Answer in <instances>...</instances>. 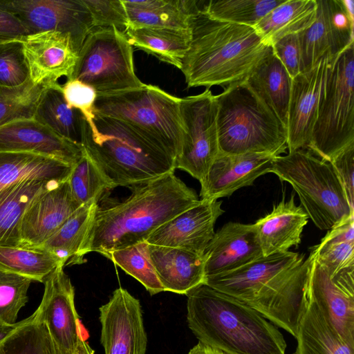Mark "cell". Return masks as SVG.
Masks as SVG:
<instances>
[{"mask_svg": "<svg viewBox=\"0 0 354 354\" xmlns=\"http://www.w3.org/2000/svg\"><path fill=\"white\" fill-rule=\"evenodd\" d=\"M199 202L195 191L174 172L133 186L132 193L123 201L98 206L78 263L89 252L107 258L113 251L145 242L160 226Z\"/></svg>", "mask_w": 354, "mask_h": 354, "instance_id": "obj_1", "label": "cell"}, {"mask_svg": "<svg viewBox=\"0 0 354 354\" xmlns=\"http://www.w3.org/2000/svg\"><path fill=\"white\" fill-rule=\"evenodd\" d=\"M180 68L187 87L226 88L244 80L272 50L253 27L211 18L199 10Z\"/></svg>", "mask_w": 354, "mask_h": 354, "instance_id": "obj_2", "label": "cell"}, {"mask_svg": "<svg viewBox=\"0 0 354 354\" xmlns=\"http://www.w3.org/2000/svg\"><path fill=\"white\" fill-rule=\"evenodd\" d=\"M186 295L188 326L199 342L225 354H285L277 327L241 301L205 283Z\"/></svg>", "mask_w": 354, "mask_h": 354, "instance_id": "obj_3", "label": "cell"}, {"mask_svg": "<svg viewBox=\"0 0 354 354\" xmlns=\"http://www.w3.org/2000/svg\"><path fill=\"white\" fill-rule=\"evenodd\" d=\"M81 145L110 185L134 186L174 173L176 158L143 133L94 110L84 120Z\"/></svg>", "mask_w": 354, "mask_h": 354, "instance_id": "obj_4", "label": "cell"}, {"mask_svg": "<svg viewBox=\"0 0 354 354\" xmlns=\"http://www.w3.org/2000/svg\"><path fill=\"white\" fill-rule=\"evenodd\" d=\"M215 96L220 152L278 156L286 151V128L245 80L228 86Z\"/></svg>", "mask_w": 354, "mask_h": 354, "instance_id": "obj_5", "label": "cell"}, {"mask_svg": "<svg viewBox=\"0 0 354 354\" xmlns=\"http://www.w3.org/2000/svg\"><path fill=\"white\" fill-rule=\"evenodd\" d=\"M270 173L288 182L303 209L321 230H329L351 215L344 189L330 162L301 149L274 158Z\"/></svg>", "mask_w": 354, "mask_h": 354, "instance_id": "obj_6", "label": "cell"}, {"mask_svg": "<svg viewBox=\"0 0 354 354\" xmlns=\"http://www.w3.org/2000/svg\"><path fill=\"white\" fill-rule=\"evenodd\" d=\"M94 110L129 124L176 158L184 133L180 98L157 86L143 84L132 89L97 95Z\"/></svg>", "mask_w": 354, "mask_h": 354, "instance_id": "obj_7", "label": "cell"}, {"mask_svg": "<svg viewBox=\"0 0 354 354\" xmlns=\"http://www.w3.org/2000/svg\"><path fill=\"white\" fill-rule=\"evenodd\" d=\"M354 44L331 61L308 150L330 160L354 144Z\"/></svg>", "mask_w": 354, "mask_h": 354, "instance_id": "obj_8", "label": "cell"}, {"mask_svg": "<svg viewBox=\"0 0 354 354\" xmlns=\"http://www.w3.org/2000/svg\"><path fill=\"white\" fill-rule=\"evenodd\" d=\"M69 80L93 87L97 95L132 89L144 84L136 75L132 46L124 32L114 27L96 28L89 33Z\"/></svg>", "mask_w": 354, "mask_h": 354, "instance_id": "obj_9", "label": "cell"}, {"mask_svg": "<svg viewBox=\"0 0 354 354\" xmlns=\"http://www.w3.org/2000/svg\"><path fill=\"white\" fill-rule=\"evenodd\" d=\"M180 111L184 133L175 167L201 183L220 152L216 96L207 88L200 94L180 98Z\"/></svg>", "mask_w": 354, "mask_h": 354, "instance_id": "obj_10", "label": "cell"}, {"mask_svg": "<svg viewBox=\"0 0 354 354\" xmlns=\"http://www.w3.org/2000/svg\"><path fill=\"white\" fill-rule=\"evenodd\" d=\"M0 7L17 16L28 35L55 31L69 36L77 54L95 28L83 0H0Z\"/></svg>", "mask_w": 354, "mask_h": 354, "instance_id": "obj_11", "label": "cell"}, {"mask_svg": "<svg viewBox=\"0 0 354 354\" xmlns=\"http://www.w3.org/2000/svg\"><path fill=\"white\" fill-rule=\"evenodd\" d=\"M314 22L298 33L301 72L314 67L322 58L334 60L354 44L353 1L316 0Z\"/></svg>", "mask_w": 354, "mask_h": 354, "instance_id": "obj_12", "label": "cell"}, {"mask_svg": "<svg viewBox=\"0 0 354 354\" xmlns=\"http://www.w3.org/2000/svg\"><path fill=\"white\" fill-rule=\"evenodd\" d=\"M308 298L323 312L342 337L354 346V267L331 275L311 251Z\"/></svg>", "mask_w": 354, "mask_h": 354, "instance_id": "obj_13", "label": "cell"}, {"mask_svg": "<svg viewBox=\"0 0 354 354\" xmlns=\"http://www.w3.org/2000/svg\"><path fill=\"white\" fill-rule=\"evenodd\" d=\"M99 310L105 354H146L147 337L138 299L118 288Z\"/></svg>", "mask_w": 354, "mask_h": 354, "instance_id": "obj_14", "label": "cell"}, {"mask_svg": "<svg viewBox=\"0 0 354 354\" xmlns=\"http://www.w3.org/2000/svg\"><path fill=\"white\" fill-rule=\"evenodd\" d=\"M44 283L43 297L36 312L46 324L60 354H72L84 338L75 309L74 287L62 266Z\"/></svg>", "mask_w": 354, "mask_h": 354, "instance_id": "obj_15", "label": "cell"}, {"mask_svg": "<svg viewBox=\"0 0 354 354\" xmlns=\"http://www.w3.org/2000/svg\"><path fill=\"white\" fill-rule=\"evenodd\" d=\"M331 61L324 57L292 79L286 127L288 151L308 149Z\"/></svg>", "mask_w": 354, "mask_h": 354, "instance_id": "obj_16", "label": "cell"}, {"mask_svg": "<svg viewBox=\"0 0 354 354\" xmlns=\"http://www.w3.org/2000/svg\"><path fill=\"white\" fill-rule=\"evenodd\" d=\"M222 202L201 200L156 230L148 244L177 248L203 255L214 234V224L224 213Z\"/></svg>", "mask_w": 354, "mask_h": 354, "instance_id": "obj_17", "label": "cell"}, {"mask_svg": "<svg viewBox=\"0 0 354 354\" xmlns=\"http://www.w3.org/2000/svg\"><path fill=\"white\" fill-rule=\"evenodd\" d=\"M19 41L33 84L48 86L58 83L63 76L71 78L78 54L69 36L46 31L27 35Z\"/></svg>", "mask_w": 354, "mask_h": 354, "instance_id": "obj_18", "label": "cell"}, {"mask_svg": "<svg viewBox=\"0 0 354 354\" xmlns=\"http://www.w3.org/2000/svg\"><path fill=\"white\" fill-rule=\"evenodd\" d=\"M80 206L72 194L68 180L42 193L22 216L19 247L40 250Z\"/></svg>", "mask_w": 354, "mask_h": 354, "instance_id": "obj_19", "label": "cell"}, {"mask_svg": "<svg viewBox=\"0 0 354 354\" xmlns=\"http://www.w3.org/2000/svg\"><path fill=\"white\" fill-rule=\"evenodd\" d=\"M0 151L36 153L71 165L84 153L81 145L61 137L35 119L19 120L1 127Z\"/></svg>", "mask_w": 354, "mask_h": 354, "instance_id": "obj_20", "label": "cell"}, {"mask_svg": "<svg viewBox=\"0 0 354 354\" xmlns=\"http://www.w3.org/2000/svg\"><path fill=\"white\" fill-rule=\"evenodd\" d=\"M274 157L266 153L219 152L201 182V200L228 197L237 189L252 185L257 178L270 173Z\"/></svg>", "mask_w": 354, "mask_h": 354, "instance_id": "obj_21", "label": "cell"}, {"mask_svg": "<svg viewBox=\"0 0 354 354\" xmlns=\"http://www.w3.org/2000/svg\"><path fill=\"white\" fill-rule=\"evenodd\" d=\"M263 256L254 224L225 223L203 254L205 278L239 268Z\"/></svg>", "mask_w": 354, "mask_h": 354, "instance_id": "obj_22", "label": "cell"}, {"mask_svg": "<svg viewBox=\"0 0 354 354\" xmlns=\"http://www.w3.org/2000/svg\"><path fill=\"white\" fill-rule=\"evenodd\" d=\"M304 259L290 251L263 256L234 270L207 277L205 284L247 304L269 281Z\"/></svg>", "mask_w": 354, "mask_h": 354, "instance_id": "obj_23", "label": "cell"}, {"mask_svg": "<svg viewBox=\"0 0 354 354\" xmlns=\"http://www.w3.org/2000/svg\"><path fill=\"white\" fill-rule=\"evenodd\" d=\"M308 218L303 207L295 204L294 194L274 205L270 213L254 223L263 256L297 247Z\"/></svg>", "mask_w": 354, "mask_h": 354, "instance_id": "obj_24", "label": "cell"}, {"mask_svg": "<svg viewBox=\"0 0 354 354\" xmlns=\"http://www.w3.org/2000/svg\"><path fill=\"white\" fill-rule=\"evenodd\" d=\"M151 263L165 291L187 295L205 283L203 255L177 248L148 244Z\"/></svg>", "mask_w": 354, "mask_h": 354, "instance_id": "obj_25", "label": "cell"}, {"mask_svg": "<svg viewBox=\"0 0 354 354\" xmlns=\"http://www.w3.org/2000/svg\"><path fill=\"white\" fill-rule=\"evenodd\" d=\"M129 28L189 30L191 17L201 10L195 0H122Z\"/></svg>", "mask_w": 354, "mask_h": 354, "instance_id": "obj_26", "label": "cell"}, {"mask_svg": "<svg viewBox=\"0 0 354 354\" xmlns=\"http://www.w3.org/2000/svg\"><path fill=\"white\" fill-rule=\"evenodd\" d=\"M73 166L36 153L0 151V194L28 180L67 181Z\"/></svg>", "mask_w": 354, "mask_h": 354, "instance_id": "obj_27", "label": "cell"}, {"mask_svg": "<svg viewBox=\"0 0 354 354\" xmlns=\"http://www.w3.org/2000/svg\"><path fill=\"white\" fill-rule=\"evenodd\" d=\"M244 80L286 128L292 78L272 49Z\"/></svg>", "mask_w": 354, "mask_h": 354, "instance_id": "obj_28", "label": "cell"}, {"mask_svg": "<svg viewBox=\"0 0 354 354\" xmlns=\"http://www.w3.org/2000/svg\"><path fill=\"white\" fill-rule=\"evenodd\" d=\"M63 183L56 180H32L1 192L0 245L19 247L20 223L28 206L40 194Z\"/></svg>", "mask_w": 354, "mask_h": 354, "instance_id": "obj_29", "label": "cell"}, {"mask_svg": "<svg viewBox=\"0 0 354 354\" xmlns=\"http://www.w3.org/2000/svg\"><path fill=\"white\" fill-rule=\"evenodd\" d=\"M308 299L293 354H354V346L346 342L317 305Z\"/></svg>", "mask_w": 354, "mask_h": 354, "instance_id": "obj_30", "label": "cell"}, {"mask_svg": "<svg viewBox=\"0 0 354 354\" xmlns=\"http://www.w3.org/2000/svg\"><path fill=\"white\" fill-rule=\"evenodd\" d=\"M316 0H285L266 14L253 28L270 46L282 37L298 34L314 22Z\"/></svg>", "mask_w": 354, "mask_h": 354, "instance_id": "obj_31", "label": "cell"}, {"mask_svg": "<svg viewBox=\"0 0 354 354\" xmlns=\"http://www.w3.org/2000/svg\"><path fill=\"white\" fill-rule=\"evenodd\" d=\"M34 119L61 137L81 145L84 117L80 111L68 106L59 83L45 87Z\"/></svg>", "mask_w": 354, "mask_h": 354, "instance_id": "obj_32", "label": "cell"}, {"mask_svg": "<svg viewBox=\"0 0 354 354\" xmlns=\"http://www.w3.org/2000/svg\"><path fill=\"white\" fill-rule=\"evenodd\" d=\"M130 44L180 69L191 41V31L170 28H128Z\"/></svg>", "mask_w": 354, "mask_h": 354, "instance_id": "obj_33", "label": "cell"}, {"mask_svg": "<svg viewBox=\"0 0 354 354\" xmlns=\"http://www.w3.org/2000/svg\"><path fill=\"white\" fill-rule=\"evenodd\" d=\"M97 207L95 201L80 206L43 244L40 250L52 254L64 266L79 264L78 255Z\"/></svg>", "mask_w": 354, "mask_h": 354, "instance_id": "obj_34", "label": "cell"}, {"mask_svg": "<svg viewBox=\"0 0 354 354\" xmlns=\"http://www.w3.org/2000/svg\"><path fill=\"white\" fill-rule=\"evenodd\" d=\"M64 266L56 257L44 250L0 245V269L44 283L57 267Z\"/></svg>", "mask_w": 354, "mask_h": 354, "instance_id": "obj_35", "label": "cell"}, {"mask_svg": "<svg viewBox=\"0 0 354 354\" xmlns=\"http://www.w3.org/2000/svg\"><path fill=\"white\" fill-rule=\"evenodd\" d=\"M0 354H60L36 310L0 344Z\"/></svg>", "mask_w": 354, "mask_h": 354, "instance_id": "obj_36", "label": "cell"}, {"mask_svg": "<svg viewBox=\"0 0 354 354\" xmlns=\"http://www.w3.org/2000/svg\"><path fill=\"white\" fill-rule=\"evenodd\" d=\"M285 0H222L207 1L201 9L211 18L254 27Z\"/></svg>", "mask_w": 354, "mask_h": 354, "instance_id": "obj_37", "label": "cell"}, {"mask_svg": "<svg viewBox=\"0 0 354 354\" xmlns=\"http://www.w3.org/2000/svg\"><path fill=\"white\" fill-rule=\"evenodd\" d=\"M107 258L141 283L151 295L165 291L150 259L146 241L113 251Z\"/></svg>", "mask_w": 354, "mask_h": 354, "instance_id": "obj_38", "label": "cell"}, {"mask_svg": "<svg viewBox=\"0 0 354 354\" xmlns=\"http://www.w3.org/2000/svg\"><path fill=\"white\" fill-rule=\"evenodd\" d=\"M45 87L33 84L30 79L19 86L0 87V127L19 120L34 119Z\"/></svg>", "mask_w": 354, "mask_h": 354, "instance_id": "obj_39", "label": "cell"}, {"mask_svg": "<svg viewBox=\"0 0 354 354\" xmlns=\"http://www.w3.org/2000/svg\"><path fill=\"white\" fill-rule=\"evenodd\" d=\"M68 183L73 196L81 205L98 202L104 192L111 189L102 173L85 151L73 166Z\"/></svg>", "mask_w": 354, "mask_h": 354, "instance_id": "obj_40", "label": "cell"}, {"mask_svg": "<svg viewBox=\"0 0 354 354\" xmlns=\"http://www.w3.org/2000/svg\"><path fill=\"white\" fill-rule=\"evenodd\" d=\"M32 280L0 269V321L17 323L19 310L28 301V291Z\"/></svg>", "mask_w": 354, "mask_h": 354, "instance_id": "obj_41", "label": "cell"}, {"mask_svg": "<svg viewBox=\"0 0 354 354\" xmlns=\"http://www.w3.org/2000/svg\"><path fill=\"white\" fill-rule=\"evenodd\" d=\"M29 79L21 42L12 40L0 44V87L19 86Z\"/></svg>", "mask_w": 354, "mask_h": 354, "instance_id": "obj_42", "label": "cell"}, {"mask_svg": "<svg viewBox=\"0 0 354 354\" xmlns=\"http://www.w3.org/2000/svg\"><path fill=\"white\" fill-rule=\"evenodd\" d=\"M93 21L94 28H116L124 32L129 20L122 0H83Z\"/></svg>", "mask_w": 354, "mask_h": 354, "instance_id": "obj_43", "label": "cell"}, {"mask_svg": "<svg viewBox=\"0 0 354 354\" xmlns=\"http://www.w3.org/2000/svg\"><path fill=\"white\" fill-rule=\"evenodd\" d=\"M311 251L316 260L331 275L343 269L354 267V242L319 243Z\"/></svg>", "mask_w": 354, "mask_h": 354, "instance_id": "obj_44", "label": "cell"}, {"mask_svg": "<svg viewBox=\"0 0 354 354\" xmlns=\"http://www.w3.org/2000/svg\"><path fill=\"white\" fill-rule=\"evenodd\" d=\"M62 87L68 106L80 111L85 120L91 119L94 113V104L97 97L95 90L76 80H67Z\"/></svg>", "mask_w": 354, "mask_h": 354, "instance_id": "obj_45", "label": "cell"}, {"mask_svg": "<svg viewBox=\"0 0 354 354\" xmlns=\"http://www.w3.org/2000/svg\"><path fill=\"white\" fill-rule=\"evenodd\" d=\"M272 51L292 79L301 72V48L298 34L288 35L271 45Z\"/></svg>", "mask_w": 354, "mask_h": 354, "instance_id": "obj_46", "label": "cell"}, {"mask_svg": "<svg viewBox=\"0 0 354 354\" xmlns=\"http://www.w3.org/2000/svg\"><path fill=\"white\" fill-rule=\"evenodd\" d=\"M330 162L344 189L350 207L354 209V144L343 149Z\"/></svg>", "mask_w": 354, "mask_h": 354, "instance_id": "obj_47", "label": "cell"}, {"mask_svg": "<svg viewBox=\"0 0 354 354\" xmlns=\"http://www.w3.org/2000/svg\"><path fill=\"white\" fill-rule=\"evenodd\" d=\"M27 35L28 31L19 18L0 7V44L19 40Z\"/></svg>", "mask_w": 354, "mask_h": 354, "instance_id": "obj_48", "label": "cell"}, {"mask_svg": "<svg viewBox=\"0 0 354 354\" xmlns=\"http://www.w3.org/2000/svg\"><path fill=\"white\" fill-rule=\"evenodd\" d=\"M354 242V215L328 230L320 243Z\"/></svg>", "mask_w": 354, "mask_h": 354, "instance_id": "obj_49", "label": "cell"}, {"mask_svg": "<svg viewBox=\"0 0 354 354\" xmlns=\"http://www.w3.org/2000/svg\"><path fill=\"white\" fill-rule=\"evenodd\" d=\"M24 321L25 319H23L12 325L5 324L0 321V344L21 326Z\"/></svg>", "mask_w": 354, "mask_h": 354, "instance_id": "obj_50", "label": "cell"}, {"mask_svg": "<svg viewBox=\"0 0 354 354\" xmlns=\"http://www.w3.org/2000/svg\"><path fill=\"white\" fill-rule=\"evenodd\" d=\"M187 354H225L218 350L212 348L201 342L192 348Z\"/></svg>", "mask_w": 354, "mask_h": 354, "instance_id": "obj_51", "label": "cell"}, {"mask_svg": "<svg viewBox=\"0 0 354 354\" xmlns=\"http://www.w3.org/2000/svg\"><path fill=\"white\" fill-rule=\"evenodd\" d=\"M72 354H95L94 351L91 348L90 345L86 341L85 338H82L79 344Z\"/></svg>", "mask_w": 354, "mask_h": 354, "instance_id": "obj_52", "label": "cell"}]
</instances>
